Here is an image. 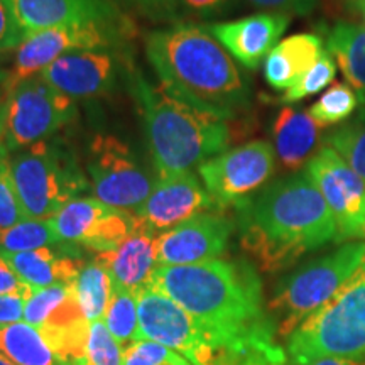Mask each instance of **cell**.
Segmentation results:
<instances>
[{"instance_id": "32", "label": "cell", "mask_w": 365, "mask_h": 365, "mask_svg": "<svg viewBox=\"0 0 365 365\" xmlns=\"http://www.w3.org/2000/svg\"><path fill=\"white\" fill-rule=\"evenodd\" d=\"M336 68L333 63L331 54L325 51L322 58L318 59L309 70L304 73L291 88L284 90V95L281 97V102L284 103H296L299 100L312 97V95L322 91L325 86H328L335 80Z\"/></svg>"}, {"instance_id": "5", "label": "cell", "mask_w": 365, "mask_h": 365, "mask_svg": "<svg viewBox=\"0 0 365 365\" xmlns=\"http://www.w3.org/2000/svg\"><path fill=\"white\" fill-rule=\"evenodd\" d=\"M286 354L293 365H309L325 357H364L365 262L325 307L287 336Z\"/></svg>"}, {"instance_id": "2", "label": "cell", "mask_w": 365, "mask_h": 365, "mask_svg": "<svg viewBox=\"0 0 365 365\" xmlns=\"http://www.w3.org/2000/svg\"><path fill=\"white\" fill-rule=\"evenodd\" d=\"M237 210L240 247L264 272L291 267L307 252L339 240L325 198L304 173L272 182Z\"/></svg>"}, {"instance_id": "1", "label": "cell", "mask_w": 365, "mask_h": 365, "mask_svg": "<svg viewBox=\"0 0 365 365\" xmlns=\"http://www.w3.org/2000/svg\"><path fill=\"white\" fill-rule=\"evenodd\" d=\"M203 328L228 365H284L276 327L264 308L262 282L247 261L213 259L158 266L148 282Z\"/></svg>"}, {"instance_id": "35", "label": "cell", "mask_w": 365, "mask_h": 365, "mask_svg": "<svg viewBox=\"0 0 365 365\" xmlns=\"http://www.w3.org/2000/svg\"><path fill=\"white\" fill-rule=\"evenodd\" d=\"M26 218L24 208L14 186L9 154H4L0 158V228L12 227Z\"/></svg>"}, {"instance_id": "36", "label": "cell", "mask_w": 365, "mask_h": 365, "mask_svg": "<svg viewBox=\"0 0 365 365\" xmlns=\"http://www.w3.org/2000/svg\"><path fill=\"white\" fill-rule=\"evenodd\" d=\"M26 34L9 0H0V54L16 51Z\"/></svg>"}, {"instance_id": "34", "label": "cell", "mask_w": 365, "mask_h": 365, "mask_svg": "<svg viewBox=\"0 0 365 365\" xmlns=\"http://www.w3.org/2000/svg\"><path fill=\"white\" fill-rule=\"evenodd\" d=\"M122 365H191L185 357L158 341L139 340L124 349Z\"/></svg>"}, {"instance_id": "18", "label": "cell", "mask_w": 365, "mask_h": 365, "mask_svg": "<svg viewBox=\"0 0 365 365\" xmlns=\"http://www.w3.org/2000/svg\"><path fill=\"white\" fill-rule=\"evenodd\" d=\"M289 22V14L262 12L212 24L208 26V31L242 66L255 70L269 56Z\"/></svg>"}, {"instance_id": "19", "label": "cell", "mask_w": 365, "mask_h": 365, "mask_svg": "<svg viewBox=\"0 0 365 365\" xmlns=\"http://www.w3.org/2000/svg\"><path fill=\"white\" fill-rule=\"evenodd\" d=\"M24 34L85 21L124 17L112 0H9Z\"/></svg>"}, {"instance_id": "45", "label": "cell", "mask_w": 365, "mask_h": 365, "mask_svg": "<svg viewBox=\"0 0 365 365\" xmlns=\"http://www.w3.org/2000/svg\"><path fill=\"white\" fill-rule=\"evenodd\" d=\"M6 80H7V73L0 70V88H4V83H6Z\"/></svg>"}, {"instance_id": "22", "label": "cell", "mask_w": 365, "mask_h": 365, "mask_svg": "<svg viewBox=\"0 0 365 365\" xmlns=\"http://www.w3.org/2000/svg\"><path fill=\"white\" fill-rule=\"evenodd\" d=\"M323 127L309 117L308 110L284 107L272 124L274 150L284 171L294 173L314 156Z\"/></svg>"}, {"instance_id": "30", "label": "cell", "mask_w": 365, "mask_h": 365, "mask_svg": "<svg viewBox=\"0 0 365 365\" xmlns=\"http://www.w3.org/2000/svg\"><path fill=\"white\" fill-rule=\"evenodd\" d=\"M359 97L346 83H333L325 93L308 108L309 117L322 125L323 129L330 125H339L352 118L359 105Z\"/></svg>"}, {"instance_id": "42", "label": "cell", "mask_w": 365, "mask_h": 365, "mask_svg": "<svg viewBox=\"0 0 365 365\" xmlns=\"http://www.w3.org/2000/svg\"><path fill=\"white\" fill-rule=\"evenodd\" d=\"M309 365H365V360L352 357H325L314 360V362Z\"/></svg>"}, {"instance_id": "24", "label": "cell", "mask_w": 365, "mask_h": 365, "mask_svg": "<svg viewBox=\"0 0 365 365\" xmlns=\"http://www.w3.org/2000/svg\"><path fill=\"white\" fill-rule=\"evenodd\" d=\"M327 48L365 107V27L345 21L336 22L327 34Z\"/></svg>"}, {"instance_id": "46", "label": "cell", "mask_w": 365, "mask_h": 365, "mask_svg": "<svg viewBox=\"0 0 365 365\" xmlns=\"http://www.w3.org/2000/svg\"><path fill=\"white\" fill-rule=\"evenodd\" d=\"M346 2H349V6H350V7L355 9L357 6H360V4H364L365 0H346Z\"/></svg>"}, {"instance_id": "29", "label": "cell", "mask_w": 365, "mask_h": 365, "mask_svg": "<svg viewBox=\"0 0 365 365\" xmlns=\"http://www.w3.org/2000/svg\"><path fill=\"white\" fill-rule=\"evenodd\" d=\"M59 240L49 220L26 218L12 227L0 228V254H19L53 247Z\"/></svg>"}, {"instance_id": "23", "label": "cell", "mask_w": 365, "mask_h": 365, "mask_svg": "<svg viewBox=\"0 0 365 365\" xmlns=\"http://www.w3.org/2000/svg\"><path fill=\"white\" fill-rule=\"evenodd\" d=\"M325 53L318 34L287 36L274 46L264 63V78L274 90L291 88Z\"/></svg>"}, {"instance_id": "39", "label": "cell", "mask_w": 365, "mask_h": 365, "mask_svg": "<svg viewBox=\"0 0 365 365\" xmlns=\"http://www.w3.org/2000/svg\"><path fill=\"white\" fill-rule=\"evenodd\" d=\"M255 7L289 14V16H308L318 0H249Z\"/></svg>"}, {"instance_id": "9", "label": "cell", "mask_w": 365, "mask_h": 365, "mask_svg": "<svg viewBox=\"0 0 365 365\" xmlns=\"http://www.w3.org/2000/svg\"><path fill=\"white\" fill-rule=\"evenodd\" d=\"M129 36V22L124 17L107 21H85L51 27L27 34L16 49L12 70L7 73L4 91L22 80L39 75L46 66L68 53L85 49L117 48Z\"/></svg>"}, {"instance_id": "47", "label": "cell", "mask_w": 365, "mask_h": 365, "mask_svg": "<svg viewBox=\"0 0 365 365\" xmlns=\"http://www.w3.org/2000/svg\"><path fill=\"white\" fill-rule=\"evenodd\" d=\"M354 11H357V12H360V14H364L365 16V2L364 4H360V6H357L354 9Z\"/></svg>"}, {"instance_id": "27", "label": "cell", "mask_w": 365, "mask_h": 365, "mask_svg": "<svg viewBox=\"0 0 365 365\" xmlns=\"http://www.w3.org/2000/svg\"><path fill=\"white\" fill-rule=\"evenodd\" d=\"M105 325L122 349L143 340L137 312V293L112 282V296L103 317Z\"/></svg>"}, {"instance_id": "13", "label": "cell", "mask_w": 365, "mask_h": 365, "mask_svg": "<svg viewBox=\"0 0 365 365\" xmlns=\"http://www.w3.org/2000/svg\"><path fill=\"white\" fill-rule=\"evenodd\" d=\"M335 218L339 240L365 239V182L330 145L319 148L304 166Z\"/></svg>"}, {"instance_id": "20", "label": "cell", "mask_w": 365, "mask_h": 365, "mask_svg": "<svg viewBox=\"0 0 365 365\" xmlns=\"http://www.w3.org/2000/svg\"><path fill=\"white\" fill-rule=\"evenodd\" d=\"M156 239V232L137 222L135 230L117 249L97 254L95 261L107 269L112 282L139 293L158 267Z\"/></svg>"}, {"instance_id": "6", "label": "cell", "mask_w": 365, "mask_h": 365, "mask_svg": "<svg viewBox=\"0 0 365 365\" xmlns=\"http://www.w3.org/2000/svg\"><path fill=\"white\" fill-rule=\"evenodd\" d=\"M365 262V242H349L277 282L267 303L277 336H287L323 308Z\"/></svg>"}, {"instance_id": "11", "label": "cell", "mask_w": 365, "mask_h": 365, "mask_svg": "<svg viewBox=\"0 0 365 365\" xmlns=\"http://www.w3.org/2000/svg\"><path fill=\"white\" fill-rule=\"evenodd\" d=\"M276 170V150L267 140H250L223 150L198 168L205 188L217 207L240 208L266 186Z\"/></svg>"}, {"instance_id": "3", "label": "cell", "mask_w": 365, "mask_h": 365, "mask_svg": "<svg viewBox=\"0 0 365 365\" xmlns=\"http://www.w3.org/2000/svg\"><path fill=\"white\" fill-rule=\"evenodd\" d=\"M145 54L163 88L181 102L223 120L249 108V81L208 27L178 22L153 31Z\"/></svg>"}, {"instance_id": "14", "label": "cell", "mask_w": 365, "mask_h": 365, "mask_svg": "<svg viewBox=\"0 0 365 365\" xmlns=\"http://www.w3.org/2000/svg\"><path fill=\"white\" fill-rule=\"evenodd\" d=\"M59 244L83 245L97 254L108 252L137 227L134 213L108 207L97 198H76L49 218Z\"/></svg>"}, {"instance_id": "16", "label": "cell", "mask_w": 365, "mask_h": 365, "mask_svg": "<svg viewBox=\"0 0 365 365\" xmlns=\"http://www.w3.org/2000/svg\"><path fill=\"white\" fill-rule=\"evenodd\" d=\"M210 210H220L193 173L159 178L148 200L134 213L140 225L166 232Z\"/></svg>"}, {"instance_id": "12", "label": "cell", "mask_w": 365, "mask_h": 365, "mask_svg": "<svg viewBox=\"0 0 365 365\" xmlns=\"http://www.w3.org/2000/svg\"><path fill=\"white\" fill-rule=\"evenodd\" d=\"M86 170L95 198L129 213L143 207L154 186L129 145L115 135L93 137L88 145Z\"/></svg>"}, {"instance_id": "17", "label": "cell", "mask_w": 365, "mask_h": 365, "mask_svg": "<svg viewBox=\"0 0 365 365\" xmlns=\"http://www.w3.org/2000/svg\"><path fill=\"white\" fill-rule=\"evenodd\" d=\"M120 59L117 48L68 53L39 73L58 91L75 98L100 97L115 88Z\"/></svg>"}, {"instance_id": "31", "label": "cell", "mask_w": 365, "mask_h": 365, "mask_svg": "<svg viewBox=\"0 0 365 365\" xmlns=\"http://www.w3.org/2000/svg\"><path fill=\"white\" fill-rule=\"evenodd\" d=\"M124 349L108 331L103 319L90 322L88 336L75 365H122Z\"/></svg>"}, {"instance_id": "37", "label": "cell", "mask_w": 365, "mask_h": 365, "mask_svg": "<svg viewBox=\"0 0 365 365\" xmlns=\"http://www.w3.org/2000/svg\"><path fill=\"white\" fill-rule=\"evenodd\" d=\"M34 289H31L24 281L17 276L11 264L0 254V296H26L31 298Z\"/></svg>"}, {"instance_id": "41", "label": "cell", "mask_w": 365, "mask_h": 365, "mask_svg": "<svg viewBox=\"0 0 365 365\" xmlns=\"http://www.w3.org/2000/svg\"><path fill=\"white\" fill-rule=\"evenodd\" d=\"M26 296H0V327L22 322L24 308L27 303Z\"/></svg>"}, {"instance_id": "40", "label": "cell", "mask_w": 365, "mask_h": 365, "mask_svg": "<svg viewBox=\"0 0 365 365\" xmlns=\"http://www.w3.org/2000/svg\"><path fill=\"white\" fill-rule=\"evenodd\" d=\"M232 0H180V9L202 19L220 16L230 7Z\"/></svg>"}, {"instance_id": "7", "label": "cell", "mask_w": 365, "mask_h": 365, "mask_svg": "<svg viewBox=\"0 0 365 365\" xmlns=\"http://www.w3.org/2000/svg\"><path fill=\"white\" fill-rule=\"evenodd\" d=\"M22 208L31 220H49L90 190L78 161L59 140H43L9 158Z\"/></svg>"}, {"instance_id": "21", "label": "cell", "mask_w": 365, "mask_h": 365, "mask_svg": "<svg viewBox=\"0 0 365 365\" xmlns=\"http://www.w3.org/2000/svg\"><path fill=\"white\" fill-rule=\"evenodd\" d=\"M2 255L17 276L34 291L56 284H73L85 264L80 261L76 245L68 244Z\"/></svg>"}, {"instance_id": "4", "label": "cell", "mask_w": 365, "mask_h": 365, "mask_svg": "<svg viewBox=\"0 0 365 365\" xmlns=\"http://www.w3.org/2000/svg\"><path fill=\"white\" fill-rule=\"evenodd\" d=\"M132 93L144 122L148 148L159 178L191 173L230 144V129L223 118L210 115L132 75Z\"/></svg>"}, {"instance_id": "10", "label": "cell", "mask_w": 365, "mask_h": 365, "mask_svg": "<svg viewBox=\"0 0 365 365\" xmlns=\"http://www.w3.org/2000/svg\"><path fill=\"white\" fill-rule=\"evenodd\" d=\"M137 312L143 340L175 350L191 365H228L198 322L156 287L148 284L137 293Z\"/></svg>"}, {"instance_id": "26", "label": "cell", "mask_w": 365, "mask_h": 365, "mask_svg": "<svg viewBox=\"0 0 365 365\" xmlns=\"http://www.w3.org/2000/svg\"><path fill=\"white\" fill-rule=\"evenodd\" d=\"M76 299L88 322L103 319L112 296V279L98 261L85 262L78 277L73 282Z\"/></svg>"}, {"instance_id": "25", "label": "cell", "mask_w": 365, "mask_h": 365, "mask_svg": "<svg viewBox=\"0 0 365 365\" xmlns=\"http://www.w3.org/2000/svg\"><path fill=\"white\" fill-rule=\"evenodd\" d=\"M0 354L16 365H65L43 333L26 322L0 327Z\"/></svg>"}, {"instance_id": "44", "label": "cell", "mask_w": 365, "mask_h": 365, "mask_svg": "<svg viewBox=\"0 0 365 365\" xmlns=\"http://www.w3.org/2000/svg\"><path fill=\"white\" fill-rule=\"evenodd\" d=\"M0 365H16L14 362H11V360H9L6 355H2L0 354Z\"/></svg>"}, {"instance_id": "33", "label": "cell", "mask_w": 365, "mask_h": 365, "mask_svg": "<svg viewBox=\"0 0 365 365\" xmlns=\"http://www.w3.org/2000/svg\"><path fill=\"white\" fill-rule=\"evenodd\" d=\"M73 284H56L44 287V289H36L31 298L27 299L24 308V318L22 322L29 325L43 328L48 319L53 317V313L65 303L68 296L71 293Z\"/></svg>"}, {"instance_id": "15", "label": "cell", "mask_w": 365, "mask_h": 365, "mask_svg": "<svg viewBox=\"0 0 365 365\" xmlns=\"http://www.w3.org/2000/svg\"><path fill=\"white\" fill-rule=\"evenodd\" d=\"M235 223L222 212H203L156 239L158 266H191L225 254Z\"/></svg>"}, {"instance_id": "38", "label": "cell", "mask_w": 365, "mask_h": 365, "mask_svg": "<svg viewBox=\"0 0 365 365\" xmlns=\"http://www.w3.org/2000/svg\"><path fill=\"white\" fill-rule=\"evenodd\" d=\"M124 2L153 19H171L180 11V0H124Z\"/></svg>"}, {"instance_id": "43", "label": "cell", "mask_w": 365, "mask_h": 365, "mask_svg": "<svg viewBox=\"0 0 365 365\" xmlns=\"http://www.w3.org/2000/svg\"><path fill=\"white\" fill-rule=\"evenodd\" d=\"M9 154L4 145V88H0V158Z\"/></svg>"}, {"instance_id": "28", "label": "cell", "mask_w": 365, "mask_h": 365, "mask_svg": "<svg viewBox=\"0 0 365 365\" xmlns=\"http://www.w3.org/2000/svg\"><path fill=\"white\" fill-rule=\"evenodd\" d=\"M325 140L365 182V107L335 130L328 132Z\"/></svg>"}, {"instance_id": "8", "label": "cell", "mask_w": 365, "mask_h": 365, "mask_svg": "<svg viewBox=\"0 0 365 365\" xmlns=\"http://www.w3.org/2000/svg\"><path fill=\"white\" fill-rule=\"evenodd\" d=\"M76 103L41 75L4 91V145L9 154L48 140L75 120Z\"/></svg>"}]
</instances>
